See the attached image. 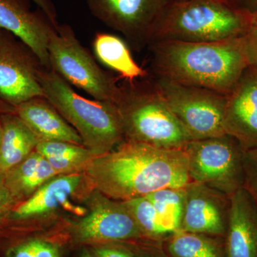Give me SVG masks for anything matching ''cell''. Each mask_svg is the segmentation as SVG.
<instances>
[{
    "label": "cell",
    "mask_w": 257,
    "mask_h": 257,
    "mask_svg": "<svg viewBox=\"0 0 257 257\" xmlns=\"http://www.w3.org/2000/svg\"><path fill=\"white\" fill-rule=\"evenodd\" d=\"M248 23V15L225 0H172L154 27L147 46L157 42H214L239 38Z\"/></svg>",
    "instance_id": "277c9868"
},
{
    "label": "cell",
    "mask_w": 257,
    "mask_h": 257,
    "mask_svg": "<svg viewBox=\"0 0 257 257\" xmlns=\"http://www.w3.org/2000/svg\"><path fill=\"white\" fill-rule=\"evenodd\" d=\"M72 239L79 244L149 241L123 202L101 198L92 210L74 225Z\"/></svg>",
    "instance_id": "8fae6325"
},
{
    "label": "cell",
    "mask_w": 257,
    "mask_h": 257,
    "mask_svg": "<svg viewBox=\"0 0 257 257\" xmlns=\"http://www.w3.org/2000/svg\"><path fill=\"white\" fill-rule=\"evenodd\" d=\"M147 48L152 77L225 96L248 66L241 37L214 42H157Z\"/></svg>",
    "instance_id": "7a4b0ae2"
},
{
    "label": "cell",
    "mask_w": 257,
    "mask_h": 257,
    "mask_svg": "<svg viewBox=\"0 0 257 257\" xmlns=\"http://www.w3.org/2000/svg\"><path fill=\"white\" fill-rule=\"evenodd\" d=\"M38 79L44 96L77 132L84 146L96 156L111 151L126 140L114 103L81 96L52 69L42 67Z\"/></svg>",
    "instance_id": "3957f363"
},
{
    "label": "cell",
    "mask_w": 257,
    "mask_h": 257,
    "mask_svg": "<svg viewBox=\"0 0 257 257\" xmlns=\"http://www.w3.org/2000/svg\"><path fill=\"white\" fill-rule=\"evenodd\" d=\"M184 188L162 189L147 196L155 207L162 228L169 236L180 229L185 201Z\"/></svg>",
    "instance_id": "7402d4cb"
},
{
    "label": "cell",
    "mask_w": 257,
    "mask_h": 257,
    "mask_svg": "<svg viewBox=\"0 0 257 257\" xmlns=\"http://www.w3.org/2000/svg\"><path fill=\"white\" fill-rule=\"evenodd\" d=\"M137 254L138 257H167L161 247V243L152 241H147V248Z\"/></svg>",
    "instance_id": "1f68e13d"
},
{
    "label": "cell",
    "mask_w": 257,
    "mask_h": 257,
    "mask_svg": "<svg viewBox=\"0 0 257 257\" xmlns=\"http://www.w3.org/2000/svg\"><path fill=\"white\" fill-rule=\"evenodd\" d=\"M35 151L47 159H81L90 161L96 157L94 152L84 145L57 140H40Z\"/></svg>",
    "instance_id": "d4e9b609"
},
{
    "label": "cell",
    "mask_w": 257,
    "mask_h": 257,
    "mask_svg": "<svg viewBox=\"0 0 257 257\" xmlns=\"http://www.w3.org/2000/svg\"><path fill=\"white\" fill-rule=\"evenodd\" d=\"M17 199L5 185L4 175L0 174V220L14 205Z\"/></svg>",
    "instance_id": "f1b7e54d"
},
{
    "label": "cell",
    "mask_w": 257,
    "mask_h": 257,
    "mask_svg": "<svg viewBox=\"0 0 257 257\" xmlns=\"http://www.w3.org/2000/svg\"><path fill=\"white\" fill-rule=\"evenodd\" d=\"M172 0H87L91 14L121 33L134 50L148 45L152 30Z\"/></svg>",
    "instance_id": "9c48e42d"
},
{
    "label": "cell",
    "mask_w": 257,
    "mask_h": 257,
    "mask_svg": "<svg viewBox=\"0 0 257 257\" xmlns=\"http://www.w3.org/2000/svg\"><path fill=\"white\" fill-rule=\"evenodd\" d=\"M224 128L244 151L257 148V69L252 66L246 67L226 96Z\"/></svg>",
    "instance_id": "4fadbf2b"
},
{
    "label": "cell",
    "mask_w": 257,
    "mask_h": 257,
    "mask_svg": "<svg viewBox=\"0 0 257 257\" xmlns=\"http://www.w3.org/2000/svg\"><path fill=\"white\" fill-rule=\"evenodd\" d=\"M243 167L244 182L243 187L252 198L257 207V148L245 151Z\"/></svg>",
    "instance_id": "484cf974"
},
{
    "label": "cell",
    "mask_w": 257,
    "mask_h": 257,
    "mask_svg": "<svg viewBox=\"0 0 257 257\" xmlns=\"http://www.w3.org/2000/svg\"><path fill=\"white\" fill-rule=\"evenodd\" d=\"M15 113L40 140L84 145L77 132L45 96H36L19 104Z\"/></svg>",
    "instance_id": "2e32d148"
},
{
    "label": "cell",
    "mask_w": 257,
    "mask_h": 257,
    "mask_svg": "<svg viewBox=\"0 0 257 257\" xmlns=\"http://www.w3.org/2000/svg\"><path fill=\"white\" fill-rule=\"evenodd\" d=\"M167 257H227L224 237L178 230L161 242Z\"/></svg>",
    "instance_id": "44dd1931"
},
{
    "label": "cell",
    "mask_w": 257,
    "mask_h": 257,
    "mask_svg": "<svg viewBox=\"0 0 257 257\" xmlns=\"http://www.w3.org/2000/svg\"><path fill=\"white\" fill-rule=\"evenodd\" d=\"M57 173L48 160L37 151L4 174L5 185L19 200L30 197Z\"/></svg>",
    "instance_id": "ffe728a7"
},
{
    "label": "cell",
    "mask_w": 257,
    "mask_h": 257,
    "mask_svg": "<svg viewBox=\"0 0 257 257\" xmlns=\"http://www.w3.org/2000/svg\"><path fill=\"white\" fill-rule=\"evenodd\" d=\"M192 182L204 184L228 197L243 187L244 150L229 135L192 140L184 149Z\"/></svg>",
    "instance_id": "52a82bcc"
},
{
    "label": "cell",
    "mask_w": 257,
    "mask_h": 257,
    "mask_svg": "<svg viewBox=\"0 0 257 257\" xmlns=\"http://www.w3.org/2000/svg\"><path fill=\"white\" fill-rule=\"evenodd\" d=\"M42 67L28 45L0 29V99L15 108L32 98L45 96L38 79Z\"/></svg>",
    "instance_id": "30bf717a"
},
{
    "label": "cell",
    "mask_w": 257,
    "mask_h": 257,
    "mask_svg": "<svg viewBox=\"0 0 257 257\" xmlns=\"http://www.w3.org/2000/svg\"><path fill=\"white\" fill-rule=\"evenodd\" d=\"M235 9L247 15H257V0H225Z\"/></svg>",
    "instance_id": "4dcf8cb0"
},
{
    "label": "cell",
    "mask_w": 257,
    "mask_h": 257,
    "mask_svg": "<svg viewBox=\"0 0 257 257\" xmlns=\"http://www.w3.org/2000/svg\"><path fill=\"white\" fill-rule=\"evenodd\" d=\"M121 243L90 245L88 248L94 257H138L132 248L123 246Z\"/></svg>",
    "instance_id": "83f0119b"
},
{
    "label": "cell",
    "mask_w": 257,
    "mask_h": 257,
    "mask_svg": "<svg viewBox=\"0 0 257 257\" xmlns=\"http://www.w3.org/2000/svg\"><path fill=\"white\" fill-rule=\"evenodd\" d=\"M177 1H184V0H177Z\"/></svg>",
    "instance_id": "d590c367"
},
{
    "label": "cell",
    "mask_w": 257,
    "mask_h": 257,
    "mask_svg": "<svg viewBox=\"0 0 257 257\" xmlns=\"http://www.w3.org/2000/svg\"><path fill=\"white\" fill-rule=\"evenodd\" d=\"M180 230L225 237L229 220V197L204 184L190 182L185 188Z\"/></svg>",
    "instance_id": "7c38bea8"
},
{
    "label": "cell",
    "mask_w": 257,
    "mask_h": 257,
    "mask_svg": "<svg viewBox=\"0 0 257 257\" xmlns=\"http://www.w3.org/2000/svg\"><path fill=\"white\" fill-rule=\"evenodd\" d=\"M79 257H94L92 256V253L89 251V248H84L81 251L80 255Z\"/></svg>",
    "instance_id": "836d02e7"
},
{
    "label": "cell",
    "mask_w": 257,
    "mask_h": 257,
    "mask_svg": "<svg viewBox=\"0 0 257 257\" xmlns=\"http://www.w3.org/2000/svg\"><path fill=\"white\" fill-rule=\"evenodd\" d=\"M126 140L166 150H184L192 139L157 90L151 76L120 84L115 103Z\"/></svg>",
    "instance_id": "5b68a950"
},
{
    "label": "cell",
    "mask_w": 257,
    "mask_h": 257,
    "mask_svg": "<svg viewBox=\"0 0 257 257\" xmlns=\"http://www.w3.org/2000/svg\"><path fill=\"white\" fill-rule=\"evenodd\" d=\"M92 46L96 58L119 74L124 82H135L150 76L146 69L134 60L124 40L116 35L97 32L93 40Z\"/></svg>",
    "instance_id": "d6986e66"
},
{
    "label": "cell",
    "mask_w": 257,
    "mask_h": 257,
    "mask_svg": "<svg viewBox=\"0 0 257 257\" xmlns=\"http://www.w3.org/2000/svg\"><path fill=\"white\" fill-rule=\"evenodd\" d=\"M225 246L227 257H257V207L243 187L229 197Z\"/></svg>",
    "instance_id": "9a60e30c"
},
{
    "label": "cell",
    "mask_w": 257,
    "mask_h": 257,
    "mask_svg": "<svg viewBox=\"0 0 257 257\" xmlns=\"http://www.w3.org/2000/svg\"><path fill=\"white\" fill-rule=\"evenodd\" d=\"M121 202L127 208L147 241L161 243L169 237L162 228L155 207L147 196Z\"/></svg>",
    "instance_id": "603a6c76"
},
{
    "label": "cell",
    "mask_w": 257,
    "mask_h": 257,
    "mask_svg": "<svg viewBox=\"0 0 257 257\" xmlns=\"http://www.w3.org/2000/svg\"><path fill=\"white\" fill-rule=\"evenodd\" d=\"M85 171L101 194L119 202L162 189L184 188L192 182L184 150H166L131 140L93 158Z\"/></svg>",
    "instance_id": "6da1fadb"
},
{
    "label": "cell",
    "mask_w": 257,
    "mask_h": 257,
    "mask_svg": "<svg viewBox=\"0 0 257 257\" xmlns=\"http://www.w3.org/2000/svg\"><path fill=\"white\" fill-rule=\"evenodd\" d=\"M10 112H15L14 106L10 105L3 99H0V115Z\"/></svg>",
    "instance_id": "d6a6232c"
},
{
    "label": "cell",
    "mask_w": 257,
    "mask_h": 257,
    "mask_svg": "<svg viewBox=\"0 0 257 257\" xmlns=\"http://www.w3.org/2000/svg\"><path fill=\"white\" fill-rule=\"evenodd\" d=\"M3 135L0 151V174L23 162L35 151L40 140L15 112L0 115Z\"/></svg>",
    "instance_id": "ac0fdd59"
},
{
    "label": "cell",
    "mask_w": 257,
    "mask_h": 257,
    "mask_svg": "<svg viewBox=\"0 0 257 257\" xmlns=\"http://www.w3.org/2000/svg\"><path fill=\"white\" fill-rule=\"evenodd\" d=\"M31 0H0V29L10 32L28 45L42 67L50 69L48 42L56 28L47 15L33 11Z\"/></svg>",
    "instance_id": "5bb4252c"
},
{
    "label": "cell",
    "mask_w": 257,
    "mask_h": 257,
    "mask_svg": "<svg viewBox=\"0 0 257 257\" xmlns=\"http://www.w3.org/2000/svg\"><path fill=\"white\" fill-rule=\"evenodd\" d=\"M82 179L79 174L55 176L13 209L12 217L22 220L54 210L77 191Z\"/></svg>",
    "instance_id": "e0dca14e"
},
{
    "label": "cell",
    "mask_w": 257,
    "mask_h": 257,
    "mask_svg": "<svg viewBox=\"0 0 257 257\" xmlns=\"http://www.w3.org/2000/svg\"><path fill=\"white\" fill-rule=\"evenodd\" d=\"M241 39L248 65L257 69V15H248L247 28Z\"/></svg>",
    "instance_id": "4316f807"
},
{
    "label": "cell",
    "mask_w": 257,
    "mask_h": 257,
    "mask_svg": "<svg viewBox=\"0 0 257 257\" xmlns=\"http://www.w3.org/2000/svg\"><path fill=\"white\" fill-rule=\"evenodd\" d=\"M3 257H62L58 243L43 238H27L10 243Z\"/></svg>",
    "instance_id": "cb8c5ba5"
},
{
    "label": "cell",
    "mask_w": 257,
    "mask_h": 257,
    "mask_svg": "<svg viewBox=\"0 0 257 257\" xmlns=\"http://www.w3.org/2000/svg\"><path fill=\"white\" fill-rule=\"evenodd\" d=\"M3 124L0 121V151H1L2 142H3Z\"/></svg>",
    "instance_id": "e575fe53"
},
{
    "label": "cell",
    "mask_w": 257,
    "mask_h": 257,
    "mask_svg": "<svg viewBox=\"0 0 257 257\" xmlns=\"http://www.w3.org/2000/svg\"><path fill=\"white\" fill-rule=\"evenodd\" d=\"M50 68L66 82L82 89L94 99L116 103L120 94L116 79L101 69L79 41L69 25H59L48 42Z\"/></svg>",
    "instance_id": "8992f818"
},
{
    "label": "cell",
    "mask_w": 257,
    "mask_h": 257,
    "mask_svg": "<svg viewBox=\"0 0 257 257\" xmlns=\"http://www.w3.org/2000/svg\"><path fill=\"white\" fill-rule=\"evenodd\" d=\"M31 1L37 5L38 9L42 10L47 15L54 26L57 28L60 25L57 19L58 15H57V9L52 0H31Z\"/></svg>",
    "instance_id": "f546056e"
},
{
    "label": "cell",
    "mask_w": 257,
    "mask_h": 257,
    "mask_svg": "<svg viewBox=\"0 0 257 257\" xmlns=\"http://www.w3.org/2000/svg\"><path fill=\"white\" fill-rule=\"evenodd\" d=\"M151 77L157 90L192 140L224 135L226 96L165 79Z\"/></svg>",
    "instance_id": "ba28073f"
}]
</instances>
